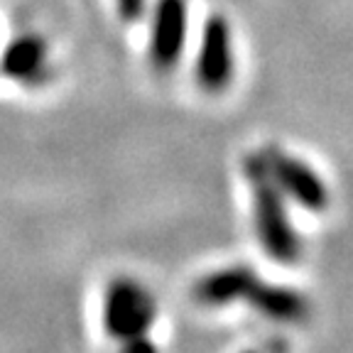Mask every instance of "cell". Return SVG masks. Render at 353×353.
I'll use <instances>...</instances> for the list:
<instances>
[{
  "instance_id": "obj_1",
  "label": "cell",
  "mask_w": 353,
  "mask_h": 353,
  "mask_svg": "<svg viewBox=\"0 0 353 353\" xmlns=\"http://www.w3.org/2000/svg\"><path fill=\"white\" fill-rule=\"evenodd\" d=\"M243 174L250 194V214H253L255 241L263 253L277 265L292 268L302 260L304 243L294 226L287 201L277 189L275 179L265 167L263 152H250L243 162Z\"/></svg>"
},
{
  "instance_id": "obj_2",
  "label": "cell",
  "mask_w": 353,
  "mask_h": 353,
  "mask_svg": "<svg viewBox=\"0 0 353 353\" xmlns=\"http://www.w3.org/2000/svg\"><path fill=\"white\" fill-rule=\"evenodd\" d=\"M263 160L287 201H292L309 214H324L329 209V184L307 160L292 152H285L282 148L263 150Z\"/></svg>"
},
{
  "instance_id": "obj_3",
  "label": "cell",
  "mask_w": 353,
  "mask_h": 353,
  "mask_svg": "<svg viewBox=\"0 0 353 353\" xmlns=\"http://www.w3.org/2000/svg\"><path fill=\"white\" fill-rule=\"evenodd\" d=\"M157 319V304L150 290L135 280H116L105 297V326L110 336L130 341L148 336Z\"/></svg>"
},
{
  "instance_id": "obj_4",
  "label": "cell",
  "mask_w": 353,
  "mask_h": 353,
  "mask_svg": "<svg viewBox=\"0 0 353 353\" xmlns=\"http://www.w3.org/2000/svg\"><path fill=\"white\" fill-rule=\"evenodd\" d=\"M236 72V54H233V32L226 17L214 15L204 25L201 44L196 57V81L199 86L219 94L233 81Z\"/></svg>"
},
{
  "instance_id": "obj_5",
  "label": "cell",
  "mask_w": 353,
  "mask_h": 353,
  "mask_svg": "<svg viewBox=\"0 0 353 353\" xmlns=\"http://www.w3.org/2000/svg\"><path fill=\"white\" fill-rule=\"evenodd\" d=\"M189 8L187 0H157L150 32V57L157 69H172L187 44Z\"/></svg>"
},
{
  "instance_id": "obj_6",
  "label": "cell",
  "mask_w": 353,
  "mask_h": 353,
  "mask_svg": "<svg viewBox=\"0 0 353 353\" xmlns=\"http://www.w3.org/2000/svg\"><path fill=\"white\" fill-rule=\"evenodd\" d=\"M260 272L248 265H226L209 272L194 287V297L204 307H228V304H245L253 292Z\"/></svg>"
},
{
  "instance_id": "obj_7",
  "label": "cell",
  "mask_w": 353,
  "mask_h": 353,
  "mask_svg": "<svg viewBox=\"0 0 353 353\" xmlns=\"http://www.w3.org/2000/svg\"><path fill=\"white\" fill-rule=\"evenodd\" d=\"M245 304L255 309L263 319L275 324H299L309 314V299L304 297L302 290L282 282H268L263 277L255 282Z\"/></svg>"
},
{
  "instance_id": "obj_8",
  "label": "cell",
  "mask_w": 353,
  "mask_h": 353,
  "mask_svg": "<svg viewBox=\"0 0 353 353\" xmlns=\"http://www.w3.org/2000/svg\"><path fill=\"white\" fill-rule=\"evenodd\" d=\"M42 64H44V54L37 44L20 42L8 54V69L20 79L30 77V72H37V69L42 72Z\"/></svg>"
},
{
  "instance_id": "obj_9",
  "label": "cell",
  "mask_w": 353,
  "mask_h": 353,
  "mask_svg": "<svg viewBox=\"0 0 353 353\" xmlns=\"http://www.w3.org/2000/svg\"><path fill=\"white\" fill-rule=\"evenodd\" d=\"M123 353H160L157 343L148 336H138V339H130V341H123Z\"/></svg>"
},
{
  "instance_id": "obj_10",
  "label": "cell",
  "mask_w": 353,
  "mask_h": 353,
  "mask_svg": "<svg viewBox=\"0 0 353 353\" xmlns=\"http://www.w3.org/2000/svg\"><path fill=\"white\" fill-rule=\"evenodd\" d=\"M118 10L128 22H135L143 17L145 12V0H118Z\"/></svg>"
},
{
  "instance_id": "obj_11",
  "label": "cell",
  "mask_w": 353,
  "mask_h": 353,
  "mask_svg": "<svg viewBox=\"0 0 353 353\" xmlns=\"http://www.w3.org/2000/svg\"><path fill=\"white\" fill-rule=\"evenodd\" d=\"M248 353H255V351H248Z\"/></svg>"
}]
</instances>
